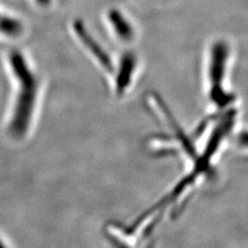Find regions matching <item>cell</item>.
I'll list each match as a JSON object with an SVG mask.
<instances>
[{
	"mask_svg": "<svg viewBox=\"0 0 248 248\" xmlns=\"http://www.w3.org/2000/svg\"><path fill=\"white\" fill-rule=\"evenodd\" d=\"M235 145L240 152L248 155V129L237 133L235 137Z\"/></svg>",
	"mask_w": 248,
	"mask_h": 248,
	"instance_id": "cell-7",
	"label": "cell"
},
{
	"mask_svg": "<svg viewBox=\"0 0 248 248\" xmlns=\"http://www.w3.org/2000/svg\"><path fill=\"white\" fill-rule=\"evenodd\" d=\"M230 48L223 41H217L211 47L206 71V93L208 100L221 113L234 108L236 97L228 87Z\"/></svg>",
	"mask_w": 248,
	"mask_h": 248,
	"instance_id": "cell-2",
	"label": "cell"
},
{
	"mask_svg": "<svg viewBox=\"0 0 248 248\" xmlns=\"http://www.w3.org/2000/svg\"><path fill=\"white\" fill-rule=\"evenodd\" d=\"M23 31L22 24L15 18L9 17L0 18V33L9 38H17Z\"/></svg>",
	"mask_w": 248,
	"mask_h": 248,
	"instance_id": "cell-6",
	"label": "cell"
},
{
	"mask_svg": "<svg viewBox=\"0 0 248 248\" xmlns=\"http://www.w3.org/2000/svg\"><path fill=\"white\" fill-rule=\"evenodd\" d=\"M9 94L3 129L13 142L27 141L39 119L44 95V82L21 52L8 54Z\"/></svg>",
	"mask_w": 248,
	"mask_h": 248,
	"instance_id": "cell-1",
	"label": "cell"
},
{
	"mask_svg": "<svg viewBox=\"0 0 248 248\" xmlns=\"http://www.w3.org/2000/svg\"><path fill=\"white\" fill-rule=\"evenodd\" d=\"M108 19L114 30L116 36L124 43H130L134 38V30L124 15L116 9L108 12Z\"/></svg>",
	"mask_w": 248,
	"mask_h": 248,
	"instance_id": "cell-5",
	"label": "cell"
},
{
	"mask_svg": "<svg viewBox=\"0 0 248 248\" xmlns=\"http://www.w3.org/2000/svg\"><path fill=\"white\" fill-rule=\"evenodd\" d=\"M73 28L81 44L85 46L88 52L93 56L94 60L98 62L99 68L105 74L107 83L109 88H111L115 80L118 65L116 66L108 53L98 44L96 39L89 33L84 22L77 19L74 22Z\"/></svg>",
	"mask_w": 248,
	"mask_h": 248,
	"instance_id": "cell-3",
	"label": "cell"
},
{
	"mask_svg": "<svg viewBox=\"0 0 248 248\" xmlns=\"http://www.w3.org/2000/svg\"><path fill=\"white\" fill-rule=\"evenodd\" d=\"M137 71L138 61L136 56L132 53L123 54L119 62L114 83L110 89L114 96L122 98L129 93L137 80Z\"/></svg>",
	"mask_w": 248,
	"mask_h": 248,
	"instance_id": "cell-4",
	"label": "cell"
},
{
	"mask_svg": "<svg viewBox=\"0 0 248 248\" xmlns=\"http://www.w3.org/2000/svg\"><path fill=\"white\" fill-rule=\"evenodd\" d=\"M51 1H52V0H36V2H37L39 5L43 6V7L48 6V5L51 3Z\"/></svg>",
	"mask_w": 248,
	"mask_h": 248,
	"instance_id": "cell-8",
	"label": "cell"
}]
</instances>
